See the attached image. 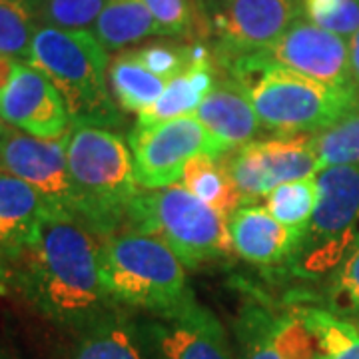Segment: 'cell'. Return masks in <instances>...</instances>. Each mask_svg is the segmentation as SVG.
I'll use <instances>...</instances> for the list:
<instances>
[{
  "label": "cell",
  "instance_id": "obj_1",
  "mask_svg": "<svg viewBox=\"0 0 359 359\" xmlns=\"http://www.w3.org/2000/svg\"><path fill=\"white\" fill-rule=\"evenodd\" d=\"M100 248L102 238L76 218L46 214L22 242L0 250L2 280L44 320L76 334L120 309L104 285Z\"/></svg>",
  "mask_w": 359,
  "mask_h": 359
},
{
  "label": "cell",
  "instance_id": "obj_2",
  "mask_svg": "<svg viewBox=\"0 0 359 359\" xmlns=\"http://www.w3.org/2000/svg\"><path fill=\"white\" fill-rule=\"evenodd\" d=\"M66 162L78 222L102 240L126 230L130 205L140 194L128 142L110 128L72 124Z\"/></svg>",
  "mask_w": 359,
  "mask_h": 359
},
{
  "label": "cell",
  "instance_id": "obj_3",
  "mask_svg": "<svg viewBox=\"0 0 359 359\" xmlns=\"http://www.w3.org/2000/svg\"><path fill=\"white\" fill-rule=\"evenodd\" d=\"M256 108L262 128L276 136L316 134L358 108L355 86H332L271 65L257 54L230 62Z\"/></svg>",
  "mask_w": 359,
  "mask_h": 359
},
{
  "label": "cell",
  "instance_id": "obj_4",
  "mask_svg": "<svg viewBox=\"0 0 359 359\" xmlns=\"http://www.w3.org/2000/svg\"><path fill=\"white\" fill-rule=\"evenodd\" d=\"M65 98L72 124L116 126L122 116L108 86V50L90 30L39 26L30 60Z\"/></svg>",
  "mask_w": 359,
  "mask_h": 359
},
{
  "label": "cell",
  "instance_id": "obj_5",
  "mask_svg": "<svg viewBox=\"0 0 359 359\" xmlns=\"http://www.w3.org/2000/svg\"><path fill=\"white\" fill-rule=\"evenodd\" d=\"M102 280L116 306L160 313L192 297L186 266L154 236L122 230L104 238L100 248Z\"/></svg>",
  "mask_w": 359,
  "mask_h": 359
},
{
  "label": "cell",
  "instance_id": "obj_6",
  "mask_svg": "<svg viewBox=\"0 0 359 359\" xmlns=\"http://www.w3.org/2000/svg\"><path fill=\"white\" fill-rule=\"evenodd\" d=\"M126 230L162 240L190 269L233 252L228 222L182 184L138 194L128 210Z\"/></svg>",
  "mask_w": 359,
  "mask_h": 359
},
{
  "label": "cell",
  "instance_id": "obj_7",
  "mask_svg": "<svg viewBox=\"0 0 359 359\" xmlns=\"http://www.w3.org/2000/svg\"><path fill=\"white\" fill-rule=\"evenodd\" d=\"M318 205L290 257L304 278L335 271L359 244V166H330L318 172Z\"/></svg>",
  "mask_w": 359,
  "mask_h": 359
},
{
  "label": "cell",
  "instance_id": "obj_8",
  "mask_svg": "<svg viewBox=\"0 0 359 359\" xmlns=\"http://www.w3.org/2000/svg\"><path fill=\"white\" fill-rule=\"evenodd\" d=\"M134 178L144 190L182 184L184 168L198 156L224 158L230 150L214 138L194 114L156 124H136L128 134Z\"/></svg>",
  "mask_w": 359,
  "mask_h": 359
},
{
  "label": "cell",
  "instance_id": "obj_9",
  "mask_svg": "<svg viewBox=\"0 0 359 359\" xmlns=\"http://www.w3.org/2000/svg\"><path fill=\"white\" fill-rule=\"evenodd\" d=\"M222 160L236 190L250 204L282 184L318 176L321 170L311 134L254 140Z\"/></svg>",
  "mask_w": 359,
  "mask_h": 359
},
{
  "label": "cell",
  "instance_id": "obj_10",
  "mask_svg": "<svg viewBox=\"0 0 359 359\" xmlns=\"http://www.w3.org/2000/svg\"><path fill=\"white\" fill-rule=\"evenodd\" d=\"M136 323L152 359H238L224 325L194 295L178 308L146 313Z\"/></svg>",
  "mask_w": 359,
  "mask_h": 359
},
{
  "label": "cell",
  "instance_id": "obj_11",
  "mask_svg": "<svg viewBox=\"0 0 359 359\" xmlns=\"http://www.w3.org/2000/svg\"><path fill=\"white\" fill-rule=\"evenodd\" d=\"M68 132L60 138L44 140L11 126L0 138V172L30 184L54 214L76 218V202L66 162Z\"/></svg>",
  "mask_w": 359,
  "mask_h": 359
},
{
  "label": "cell",
  "instance_id": "obj_12",
  "mask_svg": "<svg viewBox=\"0 0 359 359\" xmlns=\"http://www.w3.org/2000/svg\"><path fill=\"white\" fill-rule=\"evenodd\" d=\"M295 0H214L210 26L230 62L269 48L295 20Z\"/></svg>",
  "mask_w": 359,
  "mask_h": 359
},
{
  "label": "cell",
  "instance_id": "obj_13",
  "mask_svg": "<svg viewBox=\"0 0 359 359\" xmlns=\"http://www.w3.org/2000/svg\"><path fill=\"white\" fill-rule=\"evenodd\" d=\"M256 54L266 62L332 86H353L346 39L302 18H295L269 48Z\"/></svg>",
  "mask_w": 359,
  "mask_h": 359
},
{
  "label": "cell",
  "instance_id": "obj_14",
  "mask_svg": "<svg viewBox=\"0 0 359 359\" xmlns=\"http://www.w3.org/2000/svg\"><path fill=\"white\" fill-rule=\"evenodd\" d=\"M0 116L13 128L52 140L72 126L65 98L34 66L16 62L11 82L0 92Z\"/></svg>",
  "mask_w": 359,
  "mask_h": 359
},
{
  "label": "cell",
  "instance_id": "obj_15",
  "mask_svg": "<svg viewBox=\"0 0 359 359\" xmlns=\"http://www.w3.org/2000/svg\"><path fill=\"white\" fill-rule=\"evenodd\" d=\"M240 359H318L313 337L295 308L248 306L233 325Z\"/></svg>",
  "mask_w": 359,
  "mask_h": 359
},
{
  "label": "cell",
  "instance_id": "obj_16",
  "mask_svg": "<svg viewBox=\"0 0 359 359\" xmlns=\"http://www.w3.org/2000/svg\"><path fill=\"white\" fill-rule=\"evenodd\" d=\"M233 252L257 266H276L294 256L304 231L287 228L264 205L245 204L228 218Z\"/></svg>",
  "mask_w": 359,
  "mask_h": 359
},
{
  "label": "cell",
  "instance_id": "obj_17",
  "mask_svg": "<svg viewBox=\"0 0 359 359\" xmlns=\"http://www.w3.org/2000/svg\"><path fill=\"white\" fill-rule=\"evenodd\" d=\"M194 116L230 152L256 140L262 130V122L248 92L233 78L214 86Z\"/></svg>",
  "mask_w": 359,
  "mask_h": 359
},
{
  "label": "cell",
  "instance_id": "obj_18",
  "mask_svg": "<svg viewBox=\"0 0 359 359\" xmlns=\"http://www.w3.org/2000/svg\"><path fill=\"white\" fill-rule=\"evenodd\" d=\"M62 359H152L144 346L136 320L116 309L88 327L72 334Z\"/></svg>",
  "mask_w": 359,
  "mask_h": 359
},
{
  "label": "cell",
  "instance_id": "obj_19",
  "mask_svg": "<svg viewBox=\"0 0 359 359\" xmlns=\"http://www.w3.org/2000/svg\"><path fill=\"white\" fill-rule=\"evenodd\" d=\"M46 214L54 212L30 184L0 172V250L22 242Z\"/></svg>",
  "mask_w": 359,
  "mask_h": 359
},
{
  "label": "cell",
  "instance_id": "obj_20",
  "mask_svg": "<svg viewBox=\"0 0 359 359\" xmlns=\"http://www.w3.org/2000/svg\"><path fill=\"white\" fill-rule=\"evenodd\" d=\"M94 36L106 50H124L150 36H162L144 0H108L92 28Z\"/></svg>",
  "mask_w": 359,
  "mask_h": 359
},
{
  "label": "cell",
  "instance_id": "obj_21",
  "mask_svg": "<svg viewBox=\"0 0 359 359\" xmlns=\"http://www.w3.org/2000/svg\"><path fill=\"white\" fill-rule=\"evenodd\" d=\"M216 86V74L212 62L190 65L180 76L168 82L164 94L148 110L138 114L136 124H156L180 116H190L204 102V98Z\"/></svg>",
  "mask_w": 359,
  "mask_h": 359
},
{
  "label": "cell",
  "instance_id": "obj_22",
  "mask_svg": "<svg viewBox=\"0 0 359 359\" xmlns=\"http://www.w3.org/2000/svg\"><path fill=\"white\" fill-rule=\"evenodd\" d=\"M108 86L124 112L142 114L164 94L168 82L152 74L130 50L120 52L108 66Z\"/></svg>",
  "mask_w": 359,
  "mask_h": 359
},
{
  "label": "cell",
  "instance_id": "obj_23",
  "mask_svg": "<svg viewBox=\"0 0 359 359\" xmlns=\"http://www.w3.org/2000/svg\"><path fill=\"white\" fill-rule=\"evenodd\" d=\"M182 186L190 190L194 196H198L202 202L212 205L226 222L238 208L250 204L244 196L236 190L222 158L216 160L210 156H198L190 160L184 168Z\"/></svg>",
  "mask_w": 359,
  "mask_h": 359
},
{
  "label": "cell",
  "instance_id": "obj_24",
  "mask_svg": "<svg viewBox=\"0 0 359 359\" xmlns=\"http://www.w3.org/2000/svg\"><path fill=\"white\" fill-rule=\"evenodd\" d=\"M313 337L318 359H359V330L335 313L311 306L295 308Z\"/></svg>",
  "mask_w": 359,
  "mask_h": 359
},
{
  "label": "cell",
  "instance_id": "obj_25",
  "mask_svg": "<svg viewBox=\"0 0 359 359\" xmlns=\"http://www.w3.org/2000/svg\"><path fill=\"white\" fill-rule=\"evenodd\" d=\"M311 144L321 170L330 166H359V108L349 110L327 128L311 134Z\"/></svg>",
  "mask_w": 359,
  "mask_h": 359
},
{
  "label": "cell",
  "instance_id": "obj_26",
  "mask_svg": "<svg viewBox=\"0 0 359 359\" xmlns=\"http://www.w3.org/2000/svg\"><path fill=\"white\" fill-rule=\"evenodd\" d=\"M318 196H320V190H318L316 176L294 180V182L273 188L266 196L264 208L278 222H282L283 226L304 231L318 205Z\"/></svg>",
  "mask_w": 359,
  "mask_h": 359
},
{
  "label": "cell",
  "instance_id": "obj_27",
  "mask_svg": "<svg viewBox=\"0 0 359 359\" xmlns=\"http://www.w3.org/2000/svg\"><path fill=\"white\" fill-rule=\"evenodd\" d=\"M36 25L30 0H0V56L28 65Z\"/></svg>",
  "mask_w": 359,
  "mask_h": 359
},
{
  "label": "cell",
  "instance_id": "obj_28",
  "mask_svg": "<svg viewBox=\"0 0 359 359\" xmlns=\"http://www.w3.org/2000/svg\"><path fill=\"white\" fill-rule=\"evenodd\" d=\"M39 26L62 30L94 28L108 0H30Z\"/></svg>",
  "mask_w": 359,
  "mask_h": 359
},
{
  "label": "cell",
  "instance_id": "obj_29",
  "mask_svg": "<svg viewBox=\"0 0 359 359\" xmlns=\"http://www.w3.org/2000/svg\"><path fill=\"white\" fill-rule=\"evenodd\" d=\"M297 6L308 22L341 39L359 30V0H299Z\"/></svg>",
  "mask_w": 359,
  "mask_h": 359
},
{
  "label": "cell",
  "instance_id": "obj_30",
  "mask_svg": "<svg viewBox=\"0 0 359 359\" xmlns=\"http://www.w3.org/2000/svg\"><path fill=\"white\" fill-rule=\"evenodd\" d=\"M134 54V58L140 62L144 68H148L152 74H156L162 80H174L180 76L188 66V48L186 46H174L166 42H154L148 46H142L138 50H130Z\"/></svg>",
  "mask_w": 359,
  "mask_h": 359
},
{
  "label": "cell",
  "instance_id": "obj_31",
  "mask_svg": "<svg viewBox=\"0 0 359 359\" xmlns=\"http://www.w3.org/2000/svg\"><path fill=\"white\" fill-rule=\"evenodd\" d=\"M330 295L335 309L359 311V244L335 268Z\"/></svg>",
  "mask_w": 359,
  "mask_h": 359
},
{
  "label": "cell",
  "instance_id": "obj_32",
  "mask_svg": "<svg viewBox=\"0 0 359 359\" xmlns=\"http://www.w3.org/2000/svg\"><path fill=\"white\" fill-rule=\"evenodd\" d=\"M162 30V36H184L192 28L188 0H144Z\"/></svg>",
  "mask_w": 359,
  "mask_h": 359
},
{
  "label": "cell",
  "instance_id": "obj_33",
  "mask_svg": "<svg viewBox=\"0 0 359 359\" xmlns=\"http://www.w3.org/2000/svg\"><path fill=\"white\" fill-rule=\"evenodd\" d=\"M349 65H351V82L359 86V30L349 39Z\"/></svg>",
  "mask_w": 359,
  "mask_h": 359
},
{
  "label": "cell",
  "instance_id": "obj_34",
  "mask_svg": "<svg viewBox=\"0 0 359 359\" xmlns=\"http://www.w3.org/2000/svg\"><path fill=\"white\" fill-rule=\"evenodd\" d=\"M14 66H16V60H11V58L0 56V92L6 88V84L11 82V76H13V72H14Z\"/></svg>",
  "mask_w": 359,
  "mask_h": 359
},
{
  "label": "cell",
  "instance_id": "obj_35",
  "mask_svg": "<svg viewBox=\"0 0 359 359\" xmlns=\"http://www.w3.org/2000/svg\"><path fill=\"white\" fill-rule=\"evenodd\" d=\"M8 128H11V126H8V124L4 122V118L0 116V138H2V136H4V134L8 132Z\"/></svg>",
  "mask_w": 359,
  "mask_h": 359
},
{
  "label": "cell",
  "instance_id": "obj_36",
  "mask_svg": "<svg viewBox=\"0 0 359 359\" xmlns=\"http://www.w3.org/2000/svg\"><path fill=\"white\" fill-rule=\"evenodd\" d=\"M0 359H8V358H6V355H4V353L0 351Z\"/></svg>",
  "mask_w": 359,
  "mask_h": 359
},
{
  "label": "cell",
  "instance_id": "obj_37",
  "mask_svg": "<svg viewBox=\"0 0 359 359\" xmlns=\"http://www.w3.org/2000/svg\"><path fill=\"white\" fill-rule=\"evenodd\" d=\"M0 280H2V271H0Z\"/></svg>",
  "mask_w": 359,
  "mask_h": 359
}]
</instances>
